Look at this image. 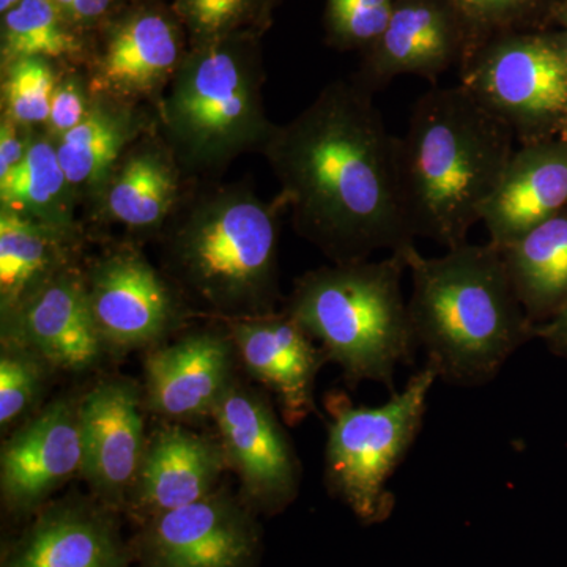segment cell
<instances>
[{
  "label": "cell",
  "instance_id": "14",
  "mask_svg": "<svg viewBox=\"0 0 567 567\" xmlns=\"http://www.w3.org/2000/svg\"><path fill=\"white\" fill-rule=\"evenodd\" d=\"M122 517L91 494L52 498L3 540L0 567H133Z\"/></svg>",
  "mask_w": 567,
  "mask_h": 567
},
{
  "label": "cell",
  "instance_id": "33",
  "mask_svg": "<svg viewBox=\"0 0 567 567\" xmlns=\"http://www.w3.org/2000/svg\"><path fill=\"white\" fill-rule=\"evenodd\" d=\"M92 103L93 93L87 74L74 70L63 71L52 93L50 117L43 132L52 141L61 140L87 117Z\"/></svg>",
  "mask_w": 567,
  "mask_h": 567
},
{
  "label": "cell",
  "instance_id": "19",
  "mask_svg": "<svg viewBox=\"0 0 567 567\" xmlns=\"http://www.w3.org/2000/svg\"><path fill=\"white\" fill-rule=\"evenodd\" d=\"M223 323L240 364L274 395L287 424L303 423L316 412L317 375L330 360L292 317L282 311Z\"/></svg>",
  "mask_w": 567,
  "mask_h": 567
},
{
  "label": "cell",
  "instance_id": "35",
  "mask_svg": "<svg viewBox=\"0 0 567 567\" xmlns=\"http://www.w3.org/2000/svg\"><path fill=\"white\" fill-rule=\"evenodd\" d=\"M33 130L25 128L7 115H0V177L24 159L31 145Z\"/></svg>",
  "mask_w": 567,
  "mask_h": 567
},
{
  "label": "cell",
  "instance_id": "23",
  "mask_svg": "<svg viewBox=\"0 0 567 567\" xmlns=\"http://www.w3.org/2000/svg\"><path fill=\"white\" fill-rule=\"evenodd\" d=\"M158 130L156 111L93 95L87 117L54 141L59 162L78 203H95L104 183L126 151L145 134Z\"/></svg>",
  "mask_w": 567,
  "mask_h": 567
},
{
  "label": "cell",
  "instance_id": "37",
  "mask_svg": "<svg viewBox=\"0 0 567 567\" xmlns=\"http://www.w3.org/2000/svg\"><path fill=\"white\" fill-rule=\"evenodd\" d=\"M21 2H24V0H0V13H9L10 10L20 6Z\"/></svg>",
  "mask_w": 567,
  "mask_h": 567
},
{
  "label": "cell",
  "instance_id": "15",
  "mask_svg": "<svg viewBox=\"0 0 567 567\" xmlns=\"http://www.w3.org/2000/svg\"><path fill=\"white\" fill-rule=\"evenodd\" d=\"M237 347L226 324L200 328L147 350L144 358L145 409L166 423H199L238 379Z\"/></svg>",
  "mask_w": 567,
  "mask_h": 567
},
{
  "label": "cell",
  "instance_id": "1",
  "mask_svg": "<svg viewBox=\"0 0 567 567\" xmlns=\"http://www.w3.org/2000/svg\"><path fill=\"white\" fill-rule=\"evenodd\" d=\"M395 142L372 92L336 81L292 121L276 125L265 144L295 233L331 262L415 245L402 210Z\"/></svg>",
  "mask_w": 567,
  "mask_h": 567
},
{
  "label": "cell",
  "instance_id": "26",
  "mask_svg": "<svg viewBox=\"0 0 567 567\" xmlns=\"http://www.w3.org/2000/svg\"><path fill=\"white\" fill-rule=\"evenodd\" d=\"M76 204L54 141L43 130H33L24 159L0 177V208L81 240L74 218Z\"/></svg>",
  "mask_w": 567,
  "mask_h": 567
},
{
  "label": "cell",
  "instance_id": "32",
  "mask_svg": "<svg viewBox=\"0 0 567 567\" xmlns=\"http://www.w3.org/2000/svg\"><path fill=\"white\" fill-rule=\"evenodd\" d=\"M477 44L498 33L532 31L546 0H446Z\"/></svg>",
  "mask_w": 567,
  "mask_h": 567
},
{
  "label": "cell",
  "instance_id": "20",
  "mask_svg": "<svg viewBox=\"0 0 567 567\" xmlns=\"http://www.w3.org/2000/svg\"><path fill=\"white\" fill-rule=\"evenodd\" d=\"M229 470L219 440L166 423L147 439L123 517L136 527L218 491Z\"/></svg>",
  "mask_w": 567,
  "mask_h": 567
},
{
  "label": "cell",
  "instance_id": "38",
  "mask_svg": "<svg viewBox=\"0 0 567 567\" xmlns=\"http://www.w3.org/2000/svg\"><path fill=\"white\" fill-rule=\"evenodd\" d=\"M559 20L565 25V33H563V41H565L566 54H567V0L563 3L561 10H559Z\"/></svg>",
  "mask_w": 567,
  "mask_h": 567
},
{
  "label": "cell",
  "instance_id": "10",
  "mask_svg": "<svg viewBox=\"0 0 567 567\" xmlns=\"http://www.w3.org/2000/svg\"><path fill=\"white\" fill-rule=\"evenodd\" d=\"M130 547L136 567H259L264 532L241 496L219 487L144 522Z\"/></svg>",
  "mask_w": 567,
  "mask_h": 567
},
{
  "label": "cell",
  "instance_id": "22",
  "mask_svg": "<svg viewBox=\"0 0 567 567\" xmlns=\"http://www.w3.org/2000/svg\"><path fill=\"white\" fill-rule=\"evenodd\" d=\"M183 178L181 164L155 130L126 151L93 205L104 221L133 234L159 235L185 196Z\"/></svg>",
  "mask_w": 567,
  "mask_h": 567
},
{
  "label": "cell",
  "instance_id": "24",
  "mask_svg": "<svg viewBox=\"0 0 567 567\" xmlns=\"http://www.w3.org/2000/svg\"><path fill=\"white\" fill-rule=\"evenodd\" d=\"M78 238L0 208V316L76 264Z\"/></svg>",
  "mask_w": 567,
  "mask_h": 567
},
{
  "label": "cell",
  "instance_id": "30",
  "mask_svg": "<svg viewBox=\"0 0 567 567\" xmlns=\"http://www.w3.org/2000/svg\"><path fill=\"white\" fill-rule=\"evenodd\" d=\"M55 62L25 58L2 66V114L31 130H43L59 81Z\"/></svg>",
  "mask_w": 567,
  "mask_h": 567
},
{
  "label": "cell",
  "instance_id": "13",
  "mask_svg": "<svg viewBox=\"0 0 567 567\" xmlns=\"http://www.w3.org/2000/svg\"><path fill=\"white\" fill-rule=\"evenodd\" d=\"M188 51L175 11L144 3L103 25L85 74L93 95L156 107Z\"/></svg>",
  "mask_w": 567,
  "mask_h": 567
},
{
  "label": "cell",
  "instance_id": "36",
  "mask_svg": "<svg viewBox=\"0 0 567 567\" xmlns=\"http://www.w3.org/2000/svg\"><path fill=\"white\" fill-rule=\"evenodd\" d=\"M536 339H540L551 353L567 361V305L550 322L537 324Z\"/></svg>",
  "mask_w": 567,
  "mask_h": 567
},
{
  "label": "cell",
  "instance_id": "21",
  "mask_svg": "<svg viewBox=\"0 0 567 567\" xmlns=\"http://www.w3.org/2000/svg\"><path fill=\"white\" fill-rule=\"evenodd\" d=\"M567 208V137L522 144L514 151L481 223L502 249Z\"/></svg>",
  "mask_w": 567,
  "mask_h": 567
},
{
  "label": "cell",
  "instance_id": "16",
  "mask_svg": "<svg viewBox=\"0 0 567 567\" xmlns=\"http://www.w3.org/2000/svg\"><path fill=\"white\" fill-rule=\"evenodd\" d=\"M145 410L141 383L125 375L104 377L81 395V477L122 516L147 446Z\"/></svg>",
  "mask_w": 567,
  "mask_h": 567
},
{
  "label": "cell",
  "instance_id": "6",
  "mask_svg": "<svg viewBox=\"0 0 567 567\" xmlns=\"http://www.w3.org/2000/svg\"><path fill=\"white\" fill-rule=\"evenodd\" d=\"M260 33L189 48L158 106V133L188 177L221 173L246 152H262L275 123L264 104Z\"/></svg>",
  "mask_w": 567,
  "mask_h": 567
},
{
  "label": "cell",
  "instance_id": "25",
  "mask_svg": "<svg viewBox=\"0 0 567 567\" xmlns=\"http://www.w3.org/2000/svg\"><path fill=\"white\" fill-rule=\"evenodd\" d=\"M499 252L529 320L550 322L567 305V208Z\"/></svg>",
  "mask_w": 567,
  "mask_h": 567
},
{
  "label": "cell",
  "instance_id": "18",
  "mask_svg": "<svg viewBox=\"0 0 567 567\" xmlns=\"http://www.w3.org/2000/svg\"><path fill=\"white\" fill-rule=\"evenodd\" d=\"M0 341L17 342L39 353L58 372H87L104 354L82 267L54 276L9 315L0 316Z\"/></svg>",
  "mask_w": 567,
  "mask_h": 567
},
{
  "label": "cell",
  "instance_id": "2",
  "mask_svg": "<svg viewBox=\"0 0 567 567\" xmlns=\"http://www.w3.org/2000/svg\"><path fill=\"white\" fill-rule=\"evenodd\" d=\"M284 212L281 194L265 200L245 182L185 194L159 233L163 274L189 308L221 322L274 315Z\"/></svg>",
  "mask_w": 567,
  "mask_h": 567
},
{
  "label": "cell",
  "instance_id": "12",
  "mask_svg": "<svg viewBox=\"0 0 567 567\" xmlns=\"http://www.w3.org/2000/svg\"><path fill=\"white\" fill-rule=\"evenodd\" d=\"M81 395L52 399L3 440L0 451V502L3 517L18 528L55 498L74 476L81 477Z\"/></svg>",
  "mask_w": 567,
  "mask_h": 567
},
{
  "label": "cell",
  "instance_id": "5",
  "mask_svg": "<svg viewBox=\"0 0 567 567\" xmlns=\"http://www.w3.org/2000/svg\"><path fill=\"white\" fill-rule=\"evenodd\" d=\"M405 271L404 254L395 251L377 262L327 265L295 279L284 311L341 368L347 385L377 382L393 394L395 368L415 364Z\"/></svg>",
  "mask_w": 567,
  "mask_h": 567
},
{
  "label": "cell",
  "instance_id": "8",
  "mask_svg": "<svg viewBox=\"0 0 567 567\" xmlns=\"http://www.w3.org/2000/svg\"><path fill=\"white\" fill-rule=\"evenodd\" d=\"M481 106L522 144L567 133V54L563 35L498 33L481 41L458 69Z\"/></svg>",
  "mask_w": 567,
  "mask_h": 567
},
{
  "label": "cell",
  "instance_id": "11",
  "mask_svg": "<svg viewBox=\"0 0 567 567\" xmlns=\"http://www.w3.org/2000/svg\"><path fill=\"white\" fill-rule=\"evenodd\" d=\"M212 420L241 499L259 517L284 513L300 494L303 466L268 394L238 377Z\"/></svg>",
  "mask_w": 567,
  "mask_h": 567
},
{
  "label": "cell",
  "instance_id": "9",
  "mask_svg": "<svg viewBox=\"0 0 567 567\" xmlns=\"http://www.w3.org/2000/svg\"><path fill=\"white\" fill-rule=\"evenodd\" d=\"M82 274L107 353L147 352L181 330L192 312L173 282L136 245L112 246Z\"/></svg>",
  "mask_w": 567,
  "mask_h": 567
},
{
  "label": "cell",
  "instance_id": "31",
  "mask_svg": "<svg viewBox=\"0 0 567 567\" xmlns=\"http://www.w3.org/2000/svg\"><path fill=\"white\" fill-rule=\"evenodd\" d=\"M395 0H324L327 41L339 51L365 52L380 39Z\"/></svg>",
  "mask_w": 567,
  "mask_h": 567
},
{
  "label": "cell",
  "instance_id": "28",
  "mask_svg": "<svg viewBox=\"0 0 567 567\" xmlns=\"http://www.w3.org/2000/svg\"><path fill=\"white\" fill-rule=\"evenodd\" d=\"M59 374L44 358L17 342L0 341V431L10 434L43 406Z\"/></svg>",
  "mask_w": 567,
  "mask_h": 567
},
{
  "label": "cell",
  "instance_id": "17",
  "mask_svg": "<svg viewBox=\"0 0 567 567\" xmlns=\"http://www.w3.org/2000/svg\"><path fill=\"white\" fill-rule=\"evenodd\" d=\"M476 47L472 31L446 0H395L385 31L363 52L357 82L371 92L399 76L435 84L447 70L461 69Z\"/></svg>",
  "mask_w": 567,
  "mask_h": 567
},
{
  "label": "cell",
  "instance_id": "4",
  "mask_svg": "<svg viewBox=\"0 0 567 567\" xmlns=\"http://www.w3.org/2000/svg\"><path fill=\"white\" fill-rule=\"evenodd\" d=\"M412 276L410 322L417 349L439 380L454 386L491 383L520 347L536 339L502 252L492 244L456 246L424 257L402 249Z\"/></svg>",
  "mask_w": 567,
  "mask_h": 567
},
{
  "label": "cell",
  "instance_id": "27",
  "mask_svg": "<svg viewBox=\"0 0 567 567\" xmlns=\"http://www.w3.org/2000/svg\"><path fill=\"white\" fill-rule=\"evenodd\" d=\"M0 33L2 66L25 58L51 62L87 61L81 33L51 0H24L2 14Z\"/></svg>",
  "mask_w": 567,
  "mask_h": 567
},
{
  "label": "cell",
  "instance_id": "7",
  "mask_svg": "<svg viewBox=\"0 0 567 567\" xmlns=\"http://www.w3.org/2000/svg\"><path fill=\"white\" fill-rule=\"evenodd\" d=\"M436 380L435 369L425 363L385 404L353 405L344 394L328 398L324 487L360 524H382L393 513L395 498L386 484L420 435Z\"/></svg>",
  "mask_w": 567,
  "mask_h": 567
},
{
  "label": "cell",
  "instance_id": "3",
  "mask_svg": "<svg viewBox=\"0 0 567 567\" xmlns=\"http://www.w3.org/2000/svg\"><path fill=\"white\" fill-rule=\"evenodd\" d=\"M513 132L462 85L434 87L395 142L402 210L413 237L466 244L514 151Z\"/></svg>",
  "mask_w": 567,
  "mask_h": 567
},
{
  "label": "cell",
  "instance_id": "34",
  "mask_svg": "<svg viewBox=\"0 0 567 567\" xmlns=\"http://www.w3.org/2000/svg\"><path fill=\"white\" fill-rule=\"evenodd\" d=\"M78 32L92 31L117 17L125 0H51Z\"/></svg>",
  "mask_w": 567,
  "mask_h": 567
},
{
  "label": "cell",
  "instance_id": "29",
  "mask_svg": "<svg viewBox=\"0 0 567 567\" xmlns=\"http://www.w3.org/2000/svg\"><path fill=\"white\" fill-rule=\"evenodd\" d=\"M275 0H174V11L192 47L237 33H260L270 22Z\"/></svg>",
  "mask_w": 567,
  "mask_h": 567
}]
</instances>
